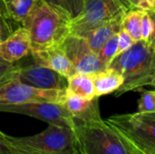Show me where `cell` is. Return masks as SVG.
I'll use <instances>...</instances> for the list:
<instances>
[{
  "label": "cell",
  "instance_id": "1",
  "mask_svg": "<svg viewBox=\"0 0 155 154\" xmlns=\"http://www.w3.org/2000/svg\"><path fill=\"white\" fill-rule=\"evenodd\" d=\"M122 74L124 83L114 92L121 96L127 92H140L155 84V42L135 41L125 52L117 54L106 66Z\"/></svg>",
  "mask_w": 155,
  "mask_h": 154
},
{
  "label": "cell",
  "instance_id": "2",
  "mask_svg": "<svg viewBox=\"0 0 155 154\" xmlns=\"http://www.w3.org/2000/svg\"><path fill=\"white\" fill-rule=\"evenodd\" d=\"M22 25L29 33L31 50L60 45L70 34V21L42 0Z\"/></svg>",
  "mask_w": 155,
  "mask_h": 154
},
{
  "label": "cell",
  "instance_id": "3",
  "mask_svg": "<svg viewBox=\"0 0 155 154\" xmlns=\"http://www.w3.org/2000/svg\"><path fill=\"white\" fill-rule=\"evenodd\" d=\"M74 122L81 154H132L129 145L104 120Z\"/></svg>",
  "mask_w": 155,
  "mask_h": 154
},
{
  "label": "cell",
  "instance_id": "4",
  "mask_svg": "<svg viewBox=\"0 0 155 154\" xmlns=\"http://www.w3.org/2000/svg\"><path fill=\"white\" fill-rule=\"evenodd\" d=\"M104 121L125 141L131 150L155 154V113L117 114Z\"/></svg>",
  "mask_w": 155,
  "mask_h": 154
},
{
  "label": "cell",
  "instance_id": "5",
  "mask_svg": "<svg viewBox=\"0 0 155 154\" xmlns=\"http://www.w3.org/2000/svg\"><path fill=\"white\" fill-rule=\"evenodd\" d=\"M9 144L26 147L45 154H81L74 128L48 124L42 133L27 137L6 135Z\"/></svg>",
  "mask_w": 155,
  "mask_h": 154
},
{
  "label": "cell",
  "instance_id": "6",
  "mask_svg": "<svg viewBox=\"0 0 155 154\" xmlns=\"http://www.w3.org/2000/svg\"><path fill=\"white\" fill-rule=\"evenodd\" d=\"M125 11L118 0H85L81 14L70 21V34L86 38L98 25Z\"/></svg>",
  "mask_w": 155,
  "mask_h": 154
},
{
  "label": "cell",
  "instance_id": "7",
  "mask_svg": "<svg viewBox=\"0 0 155 154\" xmlns=\"http://www.w3.org/2000/svg\"><path fill=\"white\" fill-rule=\"evenodd\" d=\"M65 90H45L26 84L16 76L0 85V104L54 103L62 104Z\"/></svg>",
  "mask_w": 155,
  "mask_h": 154
},
{
  "label": "cell",
  "instance_id": "8",
  "mask_svg": "<svg viewBox=\"0 0 155 154\" xmlns=\"http://www.w3.org/2000/svg\"><path fill=\"white\" fill-rule=\"evenodd\" d=\"M1 113H18L27 115L48 124L72 127L74 126V118L62 105L54 103H26L19 104H0Z\"/></svg>",
  "mask_w": 155,
  "mask_h": 154
},
{
  "label": "cell",
  "instance_id": "9",
  "mask_svg": "<svg viewBox=\"0 0 155 154\" xmlns=\"http://www.w3.org/2000/svg\"><path fill=\"white\" fill-rule=\"evenodd\" d=\"M60 45L76 73L93 74L106 67L84 37L70 34Z\"/></svg>",
  "mask_w": 155,
  "mask_h": 154
},
{
  "label": "cell",
  "instance_id": "10",
  "mask_svg": "<svg viewBox=\"0 0 155 154\" xmlns=\"http://www.w3.org/2000/svg\"><path fill=\"white\" fill-rule=\"evenodd\" d=\"M19 80L31 86L45 90H65L67 78L57 72L39 64L20 66L17 73Z\"/></svg>",
  "mask_w": 155,
  "mask_h": 154
},
{
  "label": "cell",
  "instance_id": "11",
  "mask_svg": "<svg viewBox=\"0 0 155 154\" xmlns=\"http://www.w3.org/2000/svg\"><path fill=\"white\" fill-rule=\"evenodd\" d=\"M30 54L35 64L50 68L66 78L76 73L61 45L45 49H33Z\"/></svg>",
  "mask_w": 155,
  "mask_h": 154
},
{
  "label": "cell",
  "instance_id": "12",
  "mask_svg": "<svg viewBox=\"0 0 155 154\" xmlns=\"http://www.w3.org/2000/svg\"><path fill=\"white\" fill-rule=\"evenodd\" d=\"M31 52V40L28 31L22 25L14 30L4 41L0 42V58L4 61L15 64L28 55Z\"/></svg>",
  "mask_w": 155,
  "mask_h": 154
},
{
  "label": "cell",
  "instance_id": "13",
  "mask_svg": "<svg viewBox=\"0 0 155 154\" xmlns=\"http://www.w3.org/2000/svg\"><path fill=\"white\" fill-rule=\"evenodd\" d=\"M62 105L69 112L75 122L84 123L102 119L98 97L87 100L65 91V96Z\"/></svg>",
  "mask_w": 155,
  "mask_h": 154
},
{
  "label": "cell",
  "instance_id": "14",
  "mask_svg": "<svg viewBox=\"0 0 155 154\" xmlns=\"http://www.w3.org/2000/svg\"><path fill=\"white\" fill-rule=\"evenodd\" d=\"M119 15L112 19H109L95 29H94L85 38L91 49L97 54L100 48L114 34H118L122 27L123 15Z\"/></svg>",
  "mask_w": 155,
  "mask_h": 154
},
{
  "label": "cell",
  "instance_id": "15",
  "mask_svg": "<svg viewBox=\"0 0 155 154\" xmlns=\"http://www.w3.org/2000/svg\"><path fill=\"white\" fill-rule=\"evenodd\" d=\"M95 97H101L116 92L124 83L122 74L116 71L105 67L92 74Z\"/></svg>",
  "mask_w": 155,
  "mask_h": 154
},
{
  "label": "cell",
  "instance_id": "16",
  "mask_svg": "<svg viewBox=\"0 0 155 154\" xmlns=\"http://www.w3.org/2000/svg\"><path fill=\"white\" fill-rule=\"evenodd\" d=\"M65 91L84 99L91 100L95 97L92 74L75 73L67 78Z\"/></svg>",
  "mask_w": 155,
  "mask_h": 154
},
{
  "label": "cell",
  "instance_id": "17",
  "mask_svg": "<svg viewBox=\"0 0 155 154\" xmlns=\"http://www.w3.org/2000/svg\"><path fill=\"white\" fill-rule=\"evenodd\" d=\"M69 21L75 19L83 11L85 0H42Z\"/></svg>",
  "mask_w": 155,
  "mask_h": 154
},
{
  "label": "cell",
  "instance_id": "18",
  "mask_svg": "<svg viewBox=\"0 0 155 154\" xmlns=\"http://www.w3.org/2000/svg\"><path fill=\"white\" fill-rule=\"evenodd\" d=\"M9 19L23 24L32 12L37 0H5Z\"/></svg>",
  "mask_w": 155,
  "mask_h": 154
},
{
  "label": "cell",
  "instance_id": "19",
  "mask_svg": "<svg viewBox=\"0 0 155 154\" xmlns=\"http://www.w3.org/2000/svg\"><path fill=\"white\" fill-rule=\"evenodd\" d=\"M142 19L143 11L141 10H127L123 15L122 27L134 41L142 40Z\"/></svg>",
  "mask_w": 155,
  "mask_h": 154
},
{
  "label": "cell",
  "instance_id": "20",
  "mask_svg": "<svg viewBox=\"0 0 155 154\" xmlns=\"http://www.w3.org/2000/svg\"><path fill=\"white\" fill-rule=\"evenodd\" d=\"M118 49V35L117 34L113 35L97 52V55L100 60L107 66L109 63L117 55Z\"/></svg>",
  "mask_w": 155,
  "mask_h": 154
},
{
  "label": "cell",
  "instance_id": "21",
  "mask_svg": "<svg viewBox=\"0 0 155 154\" xmlns=\"http://www.w3.org/2000/svg\"><path fill=\"white\" fill-rule=\"evenodd\" d=\"M155 11H143L142 19V40L155 41Z\"/></svg>",
  "mask_w": 155,
  "mask_h": 154
},
{
  "label": "cell",
  "instance_id": "22",
  "mask_svg": "<svg viewBox=\"0 0 155 154\" xmlns=\"http://www.w3.org/2000/svg\"><path fill=\"white\" fill-rule=\"evenodd\" d=\"M141 98L138 101L137 112L142 113H155V92L154 90H145L143 88Z\"/></svg>",
  "mask_w": 155,
  "mask_h": 154
},
{
  "label": "cell",
  "instance_id": "23",
  "mask_svg": "<svg viewBox=\"0 0 155 154\" xmlns=\"http://www.w3.org/2000/svg\"><path fill=\"white\" fill-rule=\"evenodd\" d=\"M124 9L141 10V11H155V0H118Z\"/></svg>",
  "mask_w": 155,
  "mask_h": 154
},
{
  "label": "cell",
  "instance_id": "24",
  "mask_svg": "<svg viewBox=\"0 0 155 154\" xmlns=\"http://www.w3.org/2000/svg\"><path fill=\"white\" fill-rule=\"evenodd\" d=\"M19 65L10 64L0 58V85L17 76Z\"/></svg>",
  "mask_w": 155,
  "mask_h": 154
},
{
  "label": "cell",
  "instance_id": "25",
  "mask_svg": "<svg viewBox=\"0 0 155 154\" xmlns=\"http://www.w3.org/2000/svg\"><path fill=\"white\" fill-rule=\"evenodd\" d=\"M118 35V49H117V54H122L128 50L135 42L132 36L124 29L122 28L119 33L117 34Z\"/></svg>",
  "mask_w": 155,
  "mask_h": 154
},
{
  "label": "cell",
  "instance_id": "26",
  "mask_svg": "<svg viewBox=\"0 0 155 154\" xmlns=\"http://www.w3.org/2000/svg\"><path fill=\"white\" fill-rule=\"evenodd\" d=\"M8 20V18L0 15V42L6 39L14 31Z\"/></svg>",
  "mask_w": 155,
  "mask_h": 154
},
{
  "label": "cell",
  "instance_id": "27",
  "mask_svg": "<svg viewBox=\"0 0 155 154\" xmlns=\"http://www.w3.org/2000/svg\"><path fill=\"white\" fill-rule=\"evenodd\" d=\"M9 147H10V154H45L40 152L38 151L32 150L26 147H22V146H15V145L9 144Z\"/></svg>",
  "mask_w": 155,
  "mask_h": 154
},
{
  "label": "cell",
  "instance_id": "28",
  "mask_svg": "<svg viewBox=\"0 0 155 154\" xmlns=\"http://www.w3.org/2000/svg\"><path fill=\"white\" fill-rule=\"evenodd\" d=\"M0 154H10V147L6 139V134L0 131Z\"/></svg>",
  "mask_w": 155,
  "mask_h": 154
},
{
  "label": "cell",
  "instance_id": "29",
  "mask_svg": "<svg viewBox=\"0 0 155 154\" xmlns=\"http://www.w3.org/2000/svg\"><path fill=\"white\" fill-rule=\"evenodd\" d=\"M0 15L9 19V15H8V12H7V9H6L5 0H0Z\"/></svg>",
  "mask_w": 155,
  "mask_h": 154
},
{
  "label": "cell",
  "instance_id": "30",
  "mask_svg": "<svg viewBox=\"0 0 155 154\" xmlns=\"http://www.w3.org/2000/svg\"><path fill=\"white\" fill-rule=\"evenodd\" d=\"M132 154H143L141 152H138V151H134V150H132Z\"/></svg>",
  "mask_w": 155,
  "mask_h": 154
}]
</instances>
